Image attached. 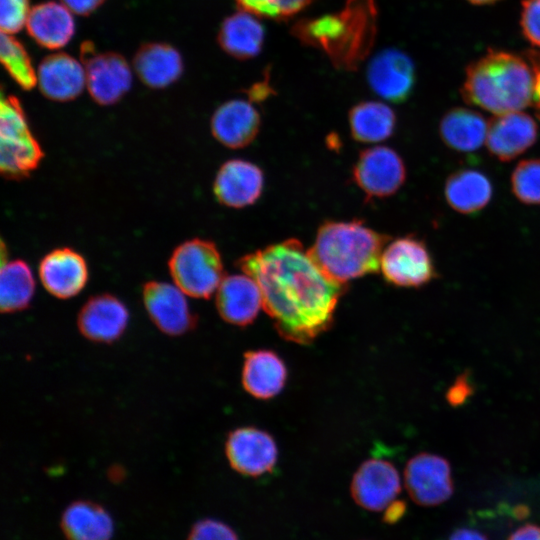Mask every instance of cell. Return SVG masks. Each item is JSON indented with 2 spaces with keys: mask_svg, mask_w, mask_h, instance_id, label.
Wrapping results in <instances>:
<instances>
[{
  "mask_svg": "<svg viewBox=\"0 0 540 540\" xmlns=\"http://www.w3.org/2000/svg\"><path fill=\"white\" fill-rule=\"evenodd\" d=\"M236 265L257 283L263 308L284 339L310 344L331 326L345 286L326 276L299 240L269 245Z\"/></svg>",
  "mask_w": 540,
  "mask_h": 540,
  "instance_id": "obj_1",
  "label": "cell"
},
{
  "mask_svg": "<svg viewBox=\"0 0 540 540\" xmlns=\"http://www.w3.org/2000/svg\"><path fill=\"white\" fill-rule=\"evenodd\" d=\"M60 526L67 540H110L114 531L109 512L89 500L69 504L62 513Z\"/></svg>",
  "mask_w": 540,
  "mask_h": 540,
  "instance_id": "obj_25",
  "label": "cell"
},
{
  "mask_svg": "<svg viewBox=\"0 0 540 540\" xmlns=\"http://www.w3.org/2000/svg\"><path fill=\"white\" fill-rule=\"evenodd\" d=\"M44 152L32 134L24 110L12 95L0 103V170L7 179L27 177L40 164Z\"/></svg>",
  "mask_w": 540,
  "mask_h": 540,
  "instance_id": "obj_6",
  "label": "cell"
},
{
  "mask_svg": "<svg viewBox=\"0 0 540 540\" xmlns=\"http://www.w3.org/2000/svg\"><path fill=\"white\" fill-rule=\"evenodd\" d=\"M241 9L258 17L285 19L303 10L311 0H236Z\"/></svg>",
  "mask_w": 540,
  "mask_h": 540,
  "instance_id": "obj_33",
  "label": "cell"
},
{
  "mask_svg": "<svg viewBox=\"0 0 540 540\" xmlns=\"http://www.w3.org/2000/svg\"><path fill=\"white\" fill-rule=\"evenodd\" d=\"M352 137L361 143H378L390 138L396 129V115L391 107L379 101H363L349 111Z\"/></svg>",
  "mask_w": 540,
  "mask_h": 540,
  "instance_id": "obj_29",
  "label": "cell"
},
{
  "mask_svg": "<svg viewBox=\"0 0 540 540\" xmlns=\"http://www.w3.org/2000/svg\"><path fill=\"white\" fill-rule=\"evenodd\" d=\"M367 81L372 91L381 98L401 103L408 98L413 89L414 64L404 52L385 49L370 61Z\"/></svg>",
  "mask_w": 540,
  "mask_h": 540,
  "instance_id": "obj_13",
  "label": "cell"
},
{
  "mask_svg": "<svg viewBox=\"0 0 540 540\" xmlns=\"http://www.w3.org/2000/svg\"><path fill=\"white\" fill-rule=\"evenodd\" d=\"M242 385L257 399H270L279 394L287 380V368L272 350L258 349L244 354Z\"/></svg>",
  "mask_w": 540,
  "mask_h": 540,
  "instance_id": "obj_22",
  "label": "cell"
},
{
  "mask_svg": "<svg viewBox=\"0 0 540 540\" xmlns=\"http://www.w3.org/2000/svg\"><path fill=\"white\" fill-rule=\"evenodd\" d=\"M521 27L525 37L540 48V0H524Z\"/></svg>",
  "mask_w": 540,
  "mask_h": 540,
  "instance_id": "obj_36",
  "label": "cell"
},
{
  "mask_svg": "<svg viewBox=\"0 0 540 540\" xmlns=\"http://www.w3.org/2000/svg\"><path fill=\"white\" fill-rule=\"evenodd\" d=\"M142 296L148 316L164 334L179 336L195 328L197 318L186 294L175 284L148 281L143 286Z\"/></svg>",
  "mask_w": 540,
  "mask_h": 540,
  "instance_id": "obj_10",
  "label": "cell"
},
{
  "mask_svg": "<svg viewBox=\"0 0 540 540\" xmlns=\"http://www.w3.org/2000/svg\"><path fill=\"white\" fill-rule=\"evenodd\" d=\"M260 123V115L249 101L231 99L215 110L210 128L219 143L231 149H239L254 141Z\"/></svg>",
  "mask_w": 540,
  "mask_h": 540,
  "instance_id": "obj_19",
  "label": "cell"
},
{
  "mask_svg": "<svg viewBox=\"0 0 540 540\" xmlns=\"http://www.w3.org/2000/svg\"><path fill=\"white\" fill-rule=\"evenodd\" d=\"M514 196L527 205H540V158L520 161L511 175Z\"/></svg>",
  "mask_w": 540,
  "mask_h": 540,
  "instance_id": "obj_32",
  "label": "cell"
},
{
  "mask_svg": "<svg viewBox=\"0 0 540 540\" xmlns=\"http://www.w3.org/2000/svg\"><path fill=\"white\" fill-rule=\"evenodd\" d=\"M134 68L144 84L159 89L179 78L183 64L180 54L170 45L150 43L137 52Z\"/></svg>",
  "mask_w": 540,
  "mask_h": 540,
  "instance_id": "obj_28",
  "label": "cell"
},
{
  "mask_svg": "<svg viewBox=\"0 0 540 540\" xmlns=\"http://www.w3.org/2000/svg\"><path fill=\"white\" fill-rule=\"evenodd\" d=\"M29 0H0V27L12 35L26 26L31 12Z\"/></svg>",
  "mask_w": 540,
  "mask_h": 540,
  "instance_id": "obj_34",
  "label": "cell"
},
{
  "mask_svg": "<svg viewBox=\"0 0 540 540\" xmlns=\"http://www.w3.org/2000/svg\"><path fill=\"white\" fill-rule=\"evenodd\" d=\"M87 54L86 87L92 99L100 105L115 104L131 87L130 66L115 53Z\"/></svg>",
  "mask_w": 540,
  "mask_h": 540,
  "instance_id": "obj_18",
  "label": "cell"
},
{
  "mask_svg": "<svg viewBox=\"0 0 540 540\" xmlns=\"http://www.w3.org/2000/svg\"><path fill=\"white\" fill-rule=\"evenodd\" d=\"M35 292V280L29 265L23 260H12L1 265L0 309L2 313L25 310Z\"/></svg>",
  "mask_w": 540,
  "mask_h": 540,
  "instance_id": "obj_30",
  "label": "cell"
},
{
  "mask_svg": "<svg viewBox=\"0 0 540 540\" xmlns=\"http://www.w3.org/2000/svg\"><path fill=\"white\" fill-rule=\"evenodd\" d=\"M104 0H61L74 14L86 15L94 11Z\"/></svg>",
  "mask_w": 540,
  "mask_h": 540,
  "instance_id": "obj_38",
  "label": "cell"
},
{
  "mask_svg": "<svg viewBox=\"0 0 540 540\" xmlns=\"http://www.w3.org/2000/svg\"><path fill=\"white\" fill-rule=\"evenodd\" d=\"M129 311L126 305L112 294L90 297L81 307L77 325L80 333L90 341L112 343L127 328Z\"/></svg>",
  "mask_w": 540,
  "mask_h": 540,
  "instance_id": "obj_15",
  "label": "cell"
},
{
  "mask_svg": "<svg viewBox=\"0 0 540 540\" xmlns=\"http://www.w3.org/2000/svg\"><path fill=\"white\" fill-rule=\"evenodd\" d=\"M534 71L532 106L534 107L536 117L540 120V60L533 61Z\"/></svg>",
  "mask_w": 540,
  "mask_h": 540,
  "instance_id": "obj_41",
  "label": "cell"
},
{
  "mask_svg": "<svg viewBox=\"0 0 540 540\" xmlns=\"http://www.w3.org/2000/svg\"><path fill=\"white\" fill-rule=\"evenodd\" d=\"M388 238L361 220L326 221L308 253L326 276L345 284L380 270Z\"/></svg>",
  "mask_w": 540,
  "mask_h": 540,
  "instance_id": "obj_2",
  "label": "cell"
},
{
  "mask_svg": "<svg viewBox=\"0 0 540 540\" xmlns=\"http://www.w3.org/2000/svg\"><path fill=\"white\" fill-rule=\"evenodd\" d=\"M406 179L401 156L387 146L362 150L353 167V180L367 198H385L395 194Z\"/></svg>",
  "mask_w": 540,
  "mask_h": 540,
  "instance_id": "obj_8",
  "label": "cell"
},
{
  "mask_svg": "<svg viewBox=\"0 0 540 540\" xmlns=\"http://www.w3.org/2000/svg\"><path fill=\"white\" fill-rule=\"evenodd\" d=\"M73 12L62 2H44L31 9L26 24L30 36L41 46L59 49L75 31Z\"/></svg>",
  "mask_w": 540,
  "mask_h": 540,
  "instance_id": "obj_23",
  "label": "cell"
},
{
  "mask_svg": "<svg viewBox=\"0 0 540 540\" xmlns=\"http://www.w3.org/2000/svg\"><path fill=\"white\" fill-rule=\"evenodd\" d=\"M473 394V385L469 379L467 372L459 375L453 385L446 393L448 403L457 407L465 403V401Z\"/></svg>",
  "mask_w": 540,
  "mask_h": 540,
  "instance_id": "obj_37",
  "label": "cell"
},
{
  "mask_svg": "<svg viewBox=\"0 0 540 540\" xmlns=\"http://www.w3.org/2000/svg\"><path fill=\"white\" fill-rule=\"evenodd\" d=\"M534 71L521 57L490 52L469 66L463 99L495 115L521 111L532 104Z\"/></svg>",
  "mask_w": 540,
  "mask_h": 540,
  "instance_id": "obj_3",
  "label": "cell"
},
{
  "mask_svg": "<svg viewBox=\"0 0 540 540\" xmlns=\"http://www.w3.org/2000/svg\"><path fill=\"white\" fill-rule=\"evenodd\" d=\"M186 540H239L236 532L226 523L206 518L197 521Z\"/></svg>",
  "mask_w": 540,
  "mask_h": 540,
  "instance_id": "obj_35",
  "label": "cell"
},
{
  "mask_svg": "<svg viewBox=\"0 0 540 540\" xmlns=\"http://www.w3.org/2000/svg\"><path fill=\"white\" fill-rule=\"evenodd\" d=\"M375 25L373 0H349L338 13L298 22L293 32L303 43L326 52L337 67L353 69L368 53Z\"/></svg>",
  "mask_w": 540,
  "mask_h": 540,
  "instance_id": "obj_4",
  "label": "cell"
},
{
  "mask_svg": "<svg viewBox=\"0 0 540 540\" xmlns=\"http://www.w3.org/2000/svg\"><path fill=\"white\" fill-rule=\"evenodd\" d=\"M168 268L174 284L198 299L210 298L225 277L217 246L200 238L178 245L169 258Z\"/></svg>",
  "mask_w": 540,
  "mask_h": 540,
  "instance_id": "obj_5",
  "label": "cell"
},
{
  "mask_svg": "<svg viewBox=\"0 0 540 540\" xmlns=\"http://www.w3.org/2000/svg\"><path fill=\"white\" fill-rule=\"evenodd\" d=\"M400 477L395 466L384 459L364 461L352 477L350 491L361 508L380 512L385 510L400 493Z\"/></svg>",
  "mask_w": 540,
  "mask_h": 540,
  "instance_id": "obj_12",
  "label": "cell"
},
{
  "mask_svg": "<svg viewBox=\"0 0 540 540\" xmlns=\"http://www.w3.org/2000/svg\"><path fill=\"white\" fill-rule=\"evenodd\" d=\"M37 84L48 99L59 102L73 100L86 86L85 65L68 54L50 55L38 67Z\"/></svg>",
  "mask_w": 540,
  "mask_h": 540,
  "instance_id": "obj_21",
  "label": "cell"
},
{
  "mask_svg": "<svg viewBox=\"0 0 540 540\" xmlns=\"http://www.w3.org/2000/svg\"><path fill=\"white\" fill-rule=\"evenodd\" d=\"M39 278L45 290L59 299L78 295L88 282V267L77 251L56 248L47 253L39 263Z\"/></svg>",
  "mask_w": 540,
  "mask_h": 540,
  "instance_id": "obj_16",
  "label": "cell"
},
{
  "mask_svg": "<svg viewBox=\"0 0 540 540\" xmlns=\"http://www.w3.org/2000/svg\"><path fill=\"white\" fill-rule=\"evenodd\" d=\"M384 279L397 287L419 288L437 276L425 242L407 235L387 244L380 259Z\"/></svg>",
  "mask_w": 540,
  "mask_h": 540,
  "instance_id": "obj_7",
  "label": "cell"
},
{
  "mask_svg": "<svg viewBox=\"0 0 540 540\" xmlns=\"http://www.w3.org/2000/svg\"><path fill=\"white\" fill-rule=\"evenodd\" d=\"M404 482L413 502L425 507L444 503L454 490L449 462L426 452L415 455L407 462Z\"/></svg>",
  "mask_w": 540,
  "mask_h": 540,
  "instance_id": "obj_9",
  "label": "cell"
},
{
  "mask_svg": "<svg viewBox=\"0 0 540 540\" xmlns=\"http://www.w3.org/2000/svg\"><path fill=\"white\" fill-rule=\"evenodd\" d=\"M473 4H477V5H484V4H489V3H492V2H495L497 0H467Z\"/></svg>",
  "mask_w": 540,
  "mask_h": 540,
  "instance_id": "obj_44",
  "label": "cell"
},
{
  "mask_svg": "<svg viewBox=\"0 0 540 540\" xmlns=\"http://www.w3.org/2000/svg\"><path fill=\"white\" fill-rule=\"evenodd\" d=\"M265 30L258 16L241 9L221 25L218 40L221 47L238 59L257 56L264 43Z\"/></svg>",
  "mask_w": 540,
  "mask_h": 540,
  "instance_id": "obj_27",
  "label": "cell"
},
{
  "mask_svg": "<svg viewBox=\"0 0 540 540\" xmlns=\"http://www.w3.org/2000/svg\"><path fill=\"white\" fill-rule=\"evenodd\" d=\"M406 504L402 500H395L385 510L383 520L386 523L394 524L399 521L406 512Z\"/></svg>",
  "mask_w": 540,
  "mask_h": 540,
  "instance_id": "obj_40",
  "label": "cell"
},
{
  "mask_svg": "<svg viewBox=\"0 0 540 540\" xmlns=\"http://www.w3.org/2000/svg\"><path fill=\"white\" fill-rule=\"evenodd\" d=\"M263 306L260 289L247 274L225 276L216 291V308L221 318L236 326L251 324Z\"/></svg>",
  "mask_w": 540,
  "mask_h": 540,
  "instance_id": "obj_20",
  "label": "cell"
},
{
  "mask_svg": "<svg viewBox=\"0 0 540 540\" xmlns=\"http://www.w3.org/2000/svg\"><path fill=\"white\" fill-rule=\"evenodd\" d=\"M538 138L535 120L522 111L495 115L488 122L486 146L491 155L508 162L529 149Z\"/></svg>",
  "mask_w": 540,
  "mask_h": 540,
  "instance_id": "obj_17",
  "label": "cell"
},
{
  "mask_svg": "<svg viewBox=\"0 0 540 540\" xmlns=\"http://www.w3.org/2000/svg\"><path fill=\"white\" fill-rule=\"evenodd\" d=\"M507 540H540V526L525 524L513 531Z\"/></svg>",
  "mask_w": 540,
  "mask_h": 540,
  "instance_id": "obj_39",
  "label": "cell"
},
{
  "mask_svg": "<svg viewBox=\"0 0 540 540\" xmlns=\"http://www.w3.org/2000/svg\"><path fill=\"white\" fill-rule=\"evenodd\" d=\"M493 187L483 172L462 168L451 173L444 184L447 204L456 212L471 215L483 210L490 202Z\"/></svg>",
  "mask_w": 540,
  "mask_h": 540,
  "instance_id": "obj_24",
  "label": "cell"
},
{
  "mask_svg": "<svg viewBox=\"0 0 540 540\" xmlns=\"http://www.w3.org/2000/svg\"><path fill=\"white\" fill-rule=\"evenodd\" d=\"M488 123L478 112L456 107L440 120L439 134L443 143L457 152H473L486 141Z\"/></svg>",
  "mask_w": 540,
  "mask_h": 540,
  "instance_id": "obj_26",
  "label": "cell"
},
{
  "mask_svg": "<svg viewBox=\"0 0 540 540\" xmlns=\"http://www.w3.org/2000/svg\"><path fill=\"white\" fill-rule=\"evenodd\" d=\"M263 188V171L244 159L224 162L213 182V193L217 201L236 209L253 205L260 198Z\"/></svg>",
  "mask_w": 540,
  "mask_h": 540,
  "instance_id": "obj_14",
  "label": "cell"
},
{
  "mask_svg": "<svg viewBox=\"0 0 540 540\" xmlns=\"http://www.w3.org/2000/svg\"><path fill=\"white\" fill-rule=\"evenodd\" d=\"M225 454L232 469L249 477L272 472L278 459L273 437L255 427H241L231 431L225 442Z\"/></svg>",
  "mask_w": 540,
  "mask_h": 540,
  "instance_id": "obj_11",
  "label": "cell"
},
{
  "mask_svg": "<svg viewBox=\"0 0 540 540\" xmlns=\"http://www.w3.org/2000/svg\"><path fill=\"white\" fill-rule=\"evenodd\" d=\"M0 55L8 73L23 89H31L37 84V71L24 47L12 35L1 34Z\"/></svg>",
  "mask_w": 540,
  "mask_h": 540,
  "instance_id": "obj_31",
  "label": "cell"
},
{
  "mask_svg": "<svg viewBox=\"0 0 540 540\" xmlns=\"http://www.w3.org/2000/svg\"><path fill=\"white\" fill-rule=\"evenodd\" d=\"M272 92L266 82L257 83L249 90L250 98L255 101L264 100Z\"/></svg>",
  "mask_w": 540,
  "mask_h": 540,
  "instance_id": "obj_43",
  "label": "cell"
},
{
  "mask_svg": "<svg viewBox=\"0 0 540 540\" xmlns=\"http://www.w3.org/2000/svg\"><path fill=\"white\" fill-rule=\"evenodd\" d=\"M448 540H488L485 535L474 529L460 528L455 530Z\"/></svg>",
  "mask_w": 540,
  "mask_h": 540,
  "instance_id": "obj_42",
  "label": "cell"
}]
</instances>
